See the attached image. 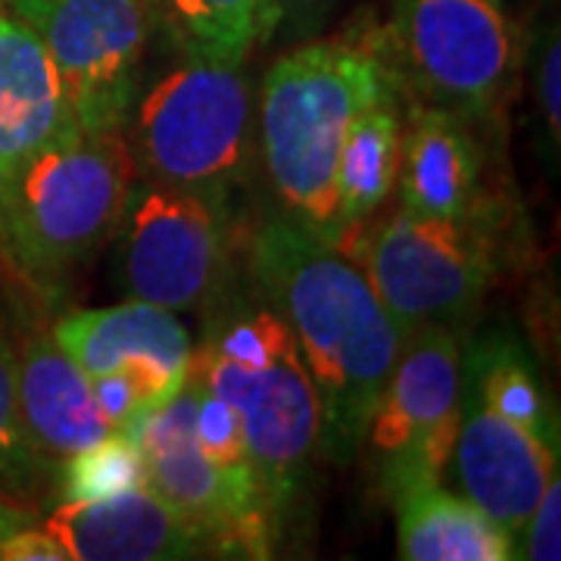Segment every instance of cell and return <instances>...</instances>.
Segmentation results:
<instances>
[{"label":"cell","mask_w":561,"mask_h":561,"mask_svg":"<svg viewBox=\"0 0 561 561\" xmlns=\"http://www.w3.org/2000/svg\"><path fill=\"white\" fill-rule=\"evenodd\" d=\"M397 94L368 103L350 122L337 157V209L334 241L368 219L381 206L400 179L402 122Z\"/></svg>","instance_id":"obj_19"},{"label":"cell","mask_w":561,"mask_h":561,"mask_svg":"<svg viewBox=\"0 0 561 561\" xmlns=\"http://www.w3.org/2000/svg\"><path fill=\"white\" fill-rule=\"evenodd\" d=\"M194 387L184 381L172 400L138 419L131 437L144 459V483L201 524L219 552L265 559L272 546V522L260 500L256 481L231 474L213 461L194 434Z\"/></svg>","instance_id":"obj_11"},{"label":"cell","mask_w":561,"mask_h":561,"mask_svg":"<svg viewBox=\"0 0 561 561\" xmlns=\"http://www.w3.org/2000/svg\"><path fill=\"white\" fill-rule=\"evenodd\" d=\"M25 524H35V515H32L20 500H13V496L0 493V540H3V537H10L13 530L25 527Z\"/></svg>","instance_id":"obj_30"},{"label":"cell","mask_w":561,"mask_h":561,"mask_svg":"<svg viewBox=\"0 0 561 561\" xmlns=\"http://www.w3.org/2000/svg\"><path fill=\"white\" fill-rule=\"evenodd\" d=\"M534 88H537V106H540V119L549 147L559 157L561 144V44L559 28H546L542 32L540 47H537V66H534Z\"/></svg>","instance_id":"obj_27"},{"label":"cell","mask_w":561,"mask_h":561,"mask_svg":"<svg viewBox=\"0 0 561 561\" xmlns=\"http://www.w3.org/2000/svg\"><path fill=\"white\" fill-rule=\"evenodd\" d=\"M449 459L461 496L518 537L559 468V440H546L459 387V427Z\"/></svg>","instance_id":"obj_12"},{"label":"cell","mask_w":561,"mask_h":561,"mask_svg":"<svg viewBox=\"0 0 561 561\" xmlns=\"http://www.w3.org/2000/svg\"><path fill=\"white\" fill-rule=\"evenodd\" d=\"M47 47L72 119L84 131H122L138 101L147 47L144 0H7Z\"/></svg>","instance_id":"obj_7"},{"label":"cell","mask_w":561,"mask_h":561,"mask_svg":"<svg viewBox=\"0 0 561 561\" xmlns=\"http://www.w3.org/2000/svg\"><path fill=\"white\" fill-rule=\"evenodd\" d=\"M397 88L378 25L309 41L268 66L260 98L262 160L284 216L334 241L343 135L356 113Z\"/></svg>","instance_id":"obj_2"},{"label":"cell","mask_w":561,"mask_h":561,"mask_svg":"<svg viewBox=\"0 0 561 561\" xmlns=\"http://www.w3.org/2000/svg\"><path fill=\"white\" fill-rule=\"evenodd\" d=\"M209 306H216V312L209 316V324H206V337L201 346L203 353L238 362V365H250V368L272 365L290 353H300L287 321L280 319L262 297L256 302H225L219 294Z\"/></svg>","instance_id":"obj_22"},{"label":"cell","mask_w":561,"mask_h":561,"mask_svg":"<svg viewBox=\"0 0 561 561\" xmlns=\"http://www.w3.org/2000/svg\"><path fill=\"white\" fill-rule=\"evenodd\" d=\"M362 268L405 337L431 328L456 331L493 280V243L481 216L400 209L371 238Z\"/></svg>","instance_id":"obj_5"},{"label":"cell","mask_w":561,"mask_h":561,"mask_svg":"<svg viewBox=\"0 0 561 561\" xmlns=\"http://www.w3.org/2000/svg\"><path fill=\"white\" fill-rule=\"evenodd\" d=\"M62 500L94 502L138 490L144 483V459L131 437L110 434L98 446H88L62 461Z\"/></svg>","instance_id":"obj_23"},{"label":"cell","mask_w":561,"mask_h":561,"mask_svg":"<svg viewBox=\"0 0 561 561\" xmlns=\"http://www.w3.org/2000/svg\"><path fill=\"white\" fill-rule=\"evenodd\" d=\"M331 0H265V10H268V20L272 28L284 20V13H294V10H309V7H324Z\"/></svg>","instance_id":"obj_31"},{"label":"cell","mask_w":561,"mask_h":561,"mask_svg":"<svg viewBox=\"0 0 561 561\" xmlns=\"http://www.w3.org/2000/svg\"><path fill=\"white\" fill-rule=\"evenodd\" d=\"M76 125L44 41L0 7V194L44 144Z\"/></svg>","instance_id":"obj_15"},{"label":"cell","mask_w":561,"mask_h":561,"mask_svg":"<svg viewBox=\"0 0 561 561\" xmlns=\"http://www.w3.org/2000/svg\"><path fill=\"white\" fill-rule=\"evenodd\" d=\"M50 334L88 378L106 371L135 375L153 409L184 387L194 359L191 337L175 312L144 300L66 312Z\"/></svg>","instance_id":"obj_13"},{"label":"cell","mask_w":561,"mask_h":561,"mask_svg":"<svg viewBox=\"0 0 561 561\" xmlns=\"http://www.w3.org/2000/svg\"><path fill=\"white\" fill-rule=\"evenodd\" d=\"M459 387L546 440H559L556 409L542 390L530 356L512 337L490 334L474 343L468 356H461Z\"/></svg>","instance_id":"obj_21"},{"label":"cell","mask_w":561,"mask_h":561,"mask_svg":"<svg viewBox=\"0 0 561 561\" xmlns=\"http://www.w3.org/2000/svg\"><path fill=\"white\" fill-rule=\"evenodd\" d=\"M0 561H66L62 546L38 522L0 540Z\"/></svg>","instance_id":"obj_29"},{"label":"cell","mask_w":561,"mask_h":561,"mask_svg":"<svg viewBox=\"0 0 561 561\" xmlns=\"http://www.w3.org/2000/svg\"><path fill=\"white\" fill-rule=\"evenodd\" d=\"M191 375L238 412L250 471L275 527L300 500L321 453L319 397L300 353L250 368L194 350Z\"/></svg>","instance_id":"obj_8"},{"label":"cell","mask_w":561,"mask_h":561,"mask_svg":"<svg viewBox=\"0 0 561 561\" xmlns=\"http://www.w3.org/2000/svg\"><path fill=\"white\" fill-rule=\"evenodd\" d=\"M187 381L194 387V400H197L194 434H197V443L203 446V453L213 461H219L225 471L253 478L250 459H247V446H243V431L238 412L221 400V397H216L213 390H206L191 371H187Z\"/></svg>","instance_id":"obj_25"},{"label":"cell","mask_w":561,"mask_h":561,"mask_svg":"<svg viewBox=\"0 0 561 561\" xmlns=\"http://www.w3.org/2000/svg\"><path fill=\"white\" fill-rule=\"evenodd\" d=\"M397 546L405 561H508L518 559L515 537L459 493L427 483L400 502Z\"/></svg>","instance_id":"obj_18"},{"label":"cell","mask_w":561,"mask_h":561,"mask_svg":"<svg viewBox=\"0 0 561 561\" xmlns=\"http://www.w3.org/2000/svg\"><path fill=\"white\" fill-rule=\"evenodd\" d=\"M527 540L518 559L559 561L561 559V474L559 468L549 474L540 502L534 505L530 518L524 524Z\"/></svg>","instance_id":"obj_28"},{"label":"cell","mask_w":561,"mask_h":561,"mask_svg":"<svg viewBox=\"0 0 561 561\" xmlns=\"http://www.w3.org/2000/svg\"><path fill=\"white\" fill-rule=\"evenodd\" d=\"M397 79L465 119L496 110L512 72V35L496 0H397L383 28Z\"/></svg>","instance_id":"obj_6"},{"label":"cell","mask_w":561,"mask_h":561,"mask_svg":"<svg viewBox=\"0 0 561 561\" xmlns=\"http://www.w3.org/2000/svg\"><path fill=\"white\" fill-rule=\"evenodd\" d=\"M47 471L50 461L41 459L22 427L13 350L0 337V493L22 500L38 486Z\"/></svg>","instance_id":"obj_24"},{"label":"cell","mask_w":561,"mask_h":561,"mask_svg":"<svg viewBox=\"0 0 561 561\" xmlns=\"http://www.w3.org/2000/svg\"><path fill=\"white\" fill-rule=\"evenodd\" d=\"M250 275L260 297L287 321L321 409V453L356 459L365 427L405 346L359 262L341 243L290 216L256 228Z\"/></svg>","instance_id":"obj_1"},{"label":"cell","mask_w":561,"mask_h":561,"mask_svg":"<svg viewBox=\"0 0 561 561\" xmlns=\"http://www.w3.org/2000/svg\"><path fill=\"white\" fill-rule=\"evenodd\" d=\"M131 184L125 135L72 125L7 181L0 247L32 278H62L116 231Z\"/></svg>","instance_id":"obj_3"},{"label":"cell","mask_w":561,"mask_h":561,"mask_svg":"<svg viewBox=\"0 0 561 561\" xmlns=\"http://www.w3.org/2000/svg\"><path fill=\"white\" fill-rule=\"evenodd\" d=\"M0 3H7V0H0Z\"/></svg>","instance_id":"obj_32"},{"label":"cell","mask_w":561,"mask_h":561,"mask_svg":"<svg viewBox=\"0 0 561 561\" xmlns=\"http://www.w3.org/2000/svg\"><path fill=\"white\" fill-rule=\"evenodd\" d=\"M144 10L181 57L243 62L272 35L265 0H144Z\"/></svg>","instance_id":"obj_20"},{"label":"cell","mask_w":561,"mask_h":561,"mask_svg":"<svg viewBox=\"0 0 561 561\" xmlns=\"http://www.w3.org/2000/svg\"><path fill=\"white\" fill-rule=\"evenodd\" d=\"M481 150L468 119L443 106H415L402 135V209L421 216H481Z\"/></svg>","instance_id":"obj_17"},{"label":"cell","mask_w":561,"mask_h":561,"mask_svg":"<svg viewBox=\"0 0 561 561\" xmlns=\"http://www.w3.org/2000/svg\"><path fill=\"white\" fill-rule=\"evenodd\" d=\"M253 98L243 62L181 57L135 106L131 160L144 181H160L228 213L250 165Z\"/></svg>","instance_id":"obj_4"},{"label":"cell","mask_w":561,"mask_h":561,"mask_svg":"<svg viewBox=\"0 0 561 561\" xmlns=\"http://www.w3.org/2000/svg\"><path fill=\"white\" fill-rule=\"evenodd\" d=\"M91 393H94V402L113 434H125L135 421L153 412L147 390L128 371H106V375L91 378Z\"/></svg>","instance_id":"obj_26"},{"label":"cell","mask_w":561,"mask_h":561,"mask_svg":"<svg viewBox=\"0 0 561 561\" xmlns=\"http://www.w3.org/2000/svg\"><path fill=\"white\" fill-rule=\"evenodd\" d=\"M41 527L60 542L66 561L197 559L213 546L201 524L150 486L110 500H62Z\"/></svg>","instance_id":"obj_14"},{"label":"cell","mask_w":561,"mask_h":561,"mask_svg":"<svg viewBox=\"0 0 561 561\" xmlns=\"http://www.w3.org/2000/svg\"><path fill=\"white\" fill-rule=\"evenodd\" d=\"M228 213L160 181L131 184L119 219V275L135 300L162 309L209 306L228 278Z\"/></svg>","instance_id":"obj_9"},{"label":"cell","mask_w":561,"mask_h":561,"mask_svg":"<svg viewBox=\"0 0 561 561\" xmlns=\"http://www.w3.org/2000/svg\"><path fill=\"white\" fill-rule=\"evenodd\" d=\"M13 365L22 427L41 459L62 465L113 434L94 402L91 378L54 334L32 337L13 353Z\"/></svg>","instance_id":"obj_16"},{"label":"cell","mask_w":561,"mask_h":561,"mask_svg":"<svg viewBox=\"0 0 561 561\" xmlns=\"http://www.w3.org/2000/svg\"><path fill=\"white\" fill-rule=\"evenodd\" d=\"M461 341L456 331L412 334L365 427L390 500L440 483L459 427Z\"/></svg>","instance_id":"obj_10"}]
</instances>
